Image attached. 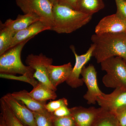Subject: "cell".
Returning a JSON list of instances; mask_svg holds the SVG:
<instances>
[{
	"label": "cell",
	"mask_w": 126,
	"mask_h": 126,
	"mask_svg": "<svg viewBox=\"0 0 126 126\" xmlns=\"http://www.w3.org/2000/svg\"><path fill=\"white\" fill-rule=\"evenodd\" d=\"M53 24L51 31L58 34L76 31L89 23L93 16L58 4L53 6Z\"/></svg>",
	"instance_id": "2"
},
{
	"label": "cell",
	"mask_w": 126,
	"mask_h": 126,
	"mask_svg": "<svg viewBox=\"0 0 126 126\" xmlns=\"http://www.w3.org/2000/svg\"><path fill=\"white\" fill-rule=\"evenodd\" d=\"M49 0L53 5V6L56 4H58V0Z\"/></svg>",
	"instance_id": "29"
},
{
	"label": "cell",
	"mask_w": 126,
	"mask_h": 126,
	"mask_svg": "<svg viewBox=\"0 0 126 126\" xmlns=\"http://www.w3.org/2000/svg\"><path fill=\"white\" fill-rule=\"evenodd\" d=\"M92 126H120L114 114L100 108Z\"/></svg>",
	"instance_id": "20"
},
{
	"label": "cell",
	"mask_w": 126,
	"mask_h": 126,
	"mask_svg": "<svg viewBox=\"0 0 126 126\" xmlns=\"http://www.w3.org/2000/svg\"><path fill=\"white\" fill-rule=\"evenodd\" d=\"M46 30H51V27L45 21L40 20L33 23L24 29L15 34L10 49L23 41L32 39L36 35Z\"/></svg>",
	"instance_id": "13"
},
{
	"label": "cell",
	"mask_w": 126,
	"mask_h": 126,
	"mask_svg": "<svg viewBox=\"0 0 126 126\" xmlns=\"http://www.w3.org/2000/svg\"><path fill=\"white\" fill-rule=\"evenodd\" d=\"M78 0H58V4L78 11Z\"/></svg>",
	"instance_id": "28"
},
{
	"label": "cell",
	"mask_w": 126,
	"mask_h": 126,
	"mask_svg": "<svg viewBox=\"0 0 126 126\" xmlns=\"http://www.w3.org/2000/svg\"><path fill=\"white\" fill-rule=\"evenodd\" d=\"M103 0H78V11L93 15L104 8Z\"/></svg>",
	"instance_id": "19"
},
{
	"label": "cell",
	"mask_w": 126,
	"mask_h": 126,
	"mask_svg": "<svg viewBox=\"0 0 126 126\" xmlns=\"http://www.w3.org/2000/svg\"><path fill=\"white\" fill-rule=\"evenodd\" d=\"M91 40L94 47L93 56L97 63L116 56L126 62V32L94 34Z\"/></svg>",
	"instance_id": "1"
},
{
	"label": "cell",
	"mask_w": 126,
	"mask_h": 126,
	"mask_svg": "<svg viewBox=\"0 0 126 126\" xmlns=\"http://www.w3.org/2000/svg\"><path fill=\"white\" fill-rule=\"evenodd\" d=\"M120 126H126V106L114 113Z\"/></svg>",
	"instance_id": "26"
},
{
	"label": "cell",
	"mask_w": 126,
	"mask_h": 126,
	"mask_svg": "<svg viewBox=\"0 0 126 126\" xmlns=\"http://www.w3.org/2000/svg\"><path fill=\"white\" fill-rule=\"evenodd\" d=\"M1 121L5 126H26L15 116L2 97L0 100Z\"/></svg>",
	"instance_id": "18"
},
{
	"label": "cell",
	"mask_w": 126,
	"mask_h": 126,
	"mask_svg": "<svg viewBox=\"0 0 126 126\" xmlns=\"http://www.w3.org/2000/svg\"><path fill=\"white\" fill-rule=\"evenodd\" d=\"M124 32H126V20L116 14L104 17L95 29L97 34Z\"/></svg>",
	"instance_id": "11"
},
{
	"label": "cell",
	"mask_w": 126,
	"mask_h": 126,
	"mask_svg": "<svg viewBox=\"0 0 126 126\" xmlns=\"http://www.w3.org/2000/svg\"><path fill=\"white\" fill-rule=\"evenodd\" d=\"M24 14L34 13L52 27L53 24V5L49 0H16Z\"/></svg>",
	"instance_id": "5"
},
{
	"label": "cell",
	"mask_w": 126,
	"mask_h": 126,
	"mask_svg": "<svg viewBox=\"0 0 126 126\" xmlns=\"http://www.w3.org/2000/svg\"><path fill=\"white\" fill-rule=\"evenodd\" d=\"M53 123L54 126H77L74 119L71 115L61 117L54 116Z\"/></svg>",
	"instance_id": "22"
},
{
	"label": "cell",
	"mask_w": 126,
	"mask_h": 126,
	"mask_svg": "<svg viewBox=\"0 0 126 126\" xmlns=\"http://www.w3.org/2000/svg\"><path fill=\"white\" fill-rule=\"evenodd\" d=\"M73 68L70 63L61 65L52 64L48 67V77L54 87L57 89V87L59 84L67 81Z\"/></svg>",
	"instance_id": "15"
},
{
	"label": "cell",
	"mask_w": 126,
	"mask_h": 126,
	"mask_svg": "<svg viewBox=\"0 0 126 126\" xmlns=\"http://www.w3.org/2000/svg\"><path fill=\"white\" fill-rule=\"evenodd\" d=\"M52 114L56 117H63L70 116L71 115V112L70 109L68 108L67 106H63L55 110Z\"/></svg>",
	"instance_id": "27"
},
{
	"label": "cell",
	"mask_w": 126,
	"mask_h": 126,
	"mask_svg": "<svg viewBox=\"0 0 126 126\" xmlns=\"http://www.w3.org/2000/svg\"><path fill=\"white\" fill-rule=\"evenodd\" d=\"M68 105L67 100L64 98H63L56 101L50 102L46 104V108L48 112L52 113L62 106H67Z\"/></svg>",
	"instance_id": "23"
},
{
	"label": "cell",
	"mask_w": 126,
	"mask_h": 126,
	"mask_svg": "<svg viewBox=\"0 0 126 126\" xmlns=\"http://www.w3.org/2000/svg\"><path fill=\"white\" fill-rule=\"evenodd\" d=\"M94 47V45L92 44L86 53L79 55L75 51L74 46L73 45L70 46V49L75 56V63L72 69L70 76L66 82L71 87L76 88L83 85V81L82 78H79V76L84 67L93 56Z\"/></svg>",
	"instance_id": "8"
},
{
	"label": "cell",
	"mask_w": 126,
	"mask_h": 126,
	"mask_svg": "<svg viewBox=\"0 0 126 126\" xmlns=\"http://www.w3.org/2000/svg\"><path fill=\"white\" fill-rule=\"evenodd\" d=\"M117 7L116 14L126 20V0H115Z\"/></svg>",
	"instance_id": "25"
},
{
	"label": "cell",
	"mask_w": 126,
	"mask_h": 126,
	"mask_svg": "<svg viewBox=\"0 0 126 126\" xmlns=\"http://www.w3.org/2000/svg\"><path fill=\"white\" fill-rule=\"evenodd\" d=\"M15 98L22 102L27 108L32 111L39 113L45 115L53 121L54 116L47 111L46 108V102L40 101L34 99L25 90L11 93Z\"/></svg>",
	"instance_id": "12"
},
{
	"label": "cell",
	"mask_w": 126,
	"mask_h": 126,
	"mask_svg": "<svg viewBox=\"0 0 126 126\" xmlns=\"http://www.w3.org/2000/svg\"><path fill=\"white\" fill-rule=\"evenodd\" d=\"M1 122L0 126H5L4 124V123H3V122H2L1 120Z\"/></svg>",
	"instance_id": "30"
},
{
	"label": "cell",
	"mask_w": 126,
	"mask_h": 126,
	"mask_svg": "<svg viewBox=\"0 0 126 126\" xmlns=\"http://www.w3.org/2000/svg\"><path fill=\"white\" fill-rule=\"evenodd\" d=\"M102 70L107 73L102 81L106 87L126 89V62L118 56L112 57L101 63Z\"/></svg>",
	"instance_id": "4"
},
{
	"label": "cell",
	"mask_w": 126,
	"mask_h": 126,
	"mask_svg": "<svg viewBox=\"0 0 126 126\" xmlns=\"http://www.w3.org/2000/svg\"><path fill=\"white\" fill-rule=\"evenodd\" d=\"M40 20H43L38 15L34 13H28L18 15L15 20L8 19L3 24L11 29L15 34Z\"/></svg>",
	"instance_id": "16"
},
{
	"label": "cell",
	"mask_w": 126,
	"mask_h": 126,
	"mask_svg": "<svg viewBox=\"0 0 126 126\" xmlns=\"http://www.w3.org/2000/svg\"><path fill=\"white\" fill-rule=\"evenodd\" d=\"M71 115L77 126H92L96 117L99 108L75 107L70 109Z\"/></svg>",
	"instance_id": "14"
},
{
	"label": "cell",
	"mask_w": 126,
	"mask_h": 126,
	"mask_svg": "<svg viewBox=\"0 0 126 126\" xmlns=\"http://www.w3.org/2000/svg\"><path fill=\"white\" fill-rule=\"evenodd\" d=\"M55 92L44 84L38 82L29 94L33 98L38 101L46 102L50 99H56L57 96Z\"/></svg>",
	"instance_id": "17"
},
{
	"label": "cell",
	"mask_w": 126,
	"mask_h": 126,
	"mask_svg": "<svg viewBox=\"0 0 126 126\" xmlns=\"http://www.w3.org/2000/svg\"><path fill=\"white\" fill-rule=\"evenodd\" d=\"M25 63L34 70L33 77L35 79L52 90H57L50 83L48 77V67L52 64L53 59L42 53L39 55L31 54L27 56Z\"/></svg>",
	"instance_id": "6"
},
{
	"label": "cell",
	"mask_w": 126,
	"mask_h": 126,
	"mask_svg": "<svg viewBox=\"0 0 126 126\" xmlns=\"http://www.w3.org/2000/svg\"><path fill=\"white\" fill-rule=\"evenodd\" d=\"M14 32L0 23V55L10 49L14 35Z\"/></svg>",
	"instance_id": "21"
},
{
	"label": "cell",
	"mask_w": 126,
	"mask_h": 126,
	"mask_svg": "<svg viewBox=\"0 0 126 126\" xmlns=\"http://www.w3.org/2000/svg\"><path fill=\"white\" fill-rule=\"evenodd\" d=\"M81 75L84 83L87 88L88 90L83 98L89 104H95L98 97L104 93L101 91L98 84L97 73L94 66L90 64L84 67Z\"/></svg>",
	"instance_id": "7"
},
{
	"label": "cell",
	"mask_w": 126,
	"mask_h": 126,
	"mask_svg": "<svg viewBox=\"0 0 126 126\" xmlns=\"http://www.w3.org/2000/svg\"><path fill=\"white\" fill-rule=\"evenodd\" d=\"M30 40L23 41L0 55V72L7 74H19L31 79L34 78V70L25 65L21 59L23 47Z\"/></svg>",
	"instance_id": "3"
},
{
	"label": "cell",
	"mask_w": 126,
	"mask_h": 126,
	"mask_svg": "<svg viewBox=\"0 0 126 126\" xmlns=\"http://www.w3.org/2000/svg\"><path fill=\"white\" fill-rule=\"evenodd\" d=\"M97 102L100 108L114 114L126 106V89L117 88L109 94H103L98 97Z\"/></svg>",
	"instance_id": "9"
},
{
	"label": "cell",
	"mask_w": 126,
	"mask_h": 126,
	"mask_svg": "<svg viewBox=\"0 0 126 126\" xmlns=\"http://www.w3.org/2000/svg\"><path fill=\"white\" fill-rule=\"evenodd\" d=\"M33 112L37 126H54L52 119L41 113Z\"/></svg>",
	"instance_id": "24"
},
{
	"label": "cell",
	"mask_w": 126,
	"mask_h": 126,
	"mask_svg": "<svg viewBox=\"0 0 126 126\" xmlns=\"http://www.w3.org/2000/svg\"><path fill=\"white\" fill-rule=\"evenodd\" d=\"M15 116L26 126H37L33 111L22 102L15 98L11 93L2 97Z\"/></svg>",
	"instance_id": "10"
}]
</instances>
